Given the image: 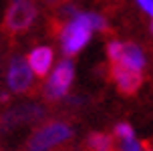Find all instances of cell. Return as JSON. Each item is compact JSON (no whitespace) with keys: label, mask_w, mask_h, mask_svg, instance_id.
Segmentation results:
<instances>
[{"label":"cell","mask_w":153,"mask_h":151,"mask_svg":"<svg viewBox=\"0 0 153 151\" xmlns=\"http://www.w3.org/2000/svg\"><path fill=\"white\" fill-rule=\"evenodd\" d=\"M73 135V131L67 123H61V121H51L42 127L34 131L26 143V149L30 151H42L48 149V147H54L59 143H65L69 137Z\"/></svg>","instance_id":"cell-1"},{"label":"cell","mask_w":153,"mask_h":151,"mask_svg":"<svg viewBox=\"0 0 153 151\" xmlns=\"http://www.w3.org/2000/svg\"><path fill=\"white\" fill-rule=\"evenodd\" d=\"M151 32H153V22H151Z\"/></svg>","instance_id":"cell-16"},{"label":"cell","mask_w":153,"mask_h":151,"mask_svg":"<svg viewBox=\"0 0 153 151\" xmlns=\"http://www.w3.org/2000/svg\"><path fill=\"white\" fill-rule=\"evenodd\" d=\"M121 51H123V42H117V40H113V42L107 46V54H109V59H111V62H117V60H119Z\"/></svg>","instance_id":"cell-12"},{"label":"cell","mask_w":153,"mask_h":151,"mask_svg":"<svg viewBox=\"0 0 153 151\" xmlns=\"http://www.w3.org/2000/svg\"><path fill=\"white\" fill-rule=\"evenodd\" d=\"M42 115V109L36 105H24V107H18L14 111H10L2 117V127H12L16 123H24V121H32V119H38Z\"/></svg>","instance_id":"cell-8"},{"label":"cell","mask_w":153,"mask_h":151,"mask_svg":"<svg viewBox=\"0 0 153 151\" xmlns=\"http://www.w3.org/2000/svg\"><path fill=\"white\" fill-rule=\"evenodd\" d=\"M111 79L117 83V89L123 95L133 97L141 85H143V75L141 71H133V68L123 67L121 62H111Z\"/></svg>","instance_id":"cell-4"},{"label":"cell","mask_w":153,"mask_h":151,"mask_svg":"<svg viewBox=\"0 0 153 151\" xmlns=\"http://www.w3.org/2000/svg\"><path fill=\"white\" fill-rule=\"evenodd\" d=\"M139 2V6L143 8L145 12H149V14L153 16V0H137Z\"/></svg>","instance_id":"cell-14"},{"label":"cell","mask_w":153,"mask_h":151,"mask_svg":"<svg viewBox=\"0 0 153 151\" xmlns=\"http://www.w3.org/2000/svg\"><path fill=\"white\" fill-rule=\"evenodd\" d=\"M34 18H36V8H34V4L26 2V0H16L6 10L4 22H2V30L6 34H12V36L14 34H20V32L30 28Z\"/></svg>","instance_id":"cell-2"},{"label":"cell","mask_w":153,"mask_h":151,"mask_svg":"<svg viewBox=\"0 0 153 151\" xmlns=\"http://www.w3.org/2000/svg\"><path fill=\"white\" fill-rule=\"evenodd\" d=\"M87 149L91 151H113V137L107 133H93L87 139Z\"/></svg>","instance_id":"cell-10"},{"label":"cell","mask_w":153,"mask_h":151,"mask_svg":"<svg viewBox=\"0 0 153 151\" xmlns=\"http://www.w3.org/2000/svg\"><path fill=\"white\" fill-rule=\"evenodd\" d=\"M117 62H121L123 67L127 68H133V71H141L145 67V57L141 53V48L133 42H125L123 45V51H121V57Z\"/></svg>","instance_id":"cell-9"},{"label":"cell","mask_w":153,"mask_h":151,"mask_svg":"<svg viewBox=\"0 0 153 151\" xmlns=\"http://www.w3.org/2000/svg\"><path fill=\"white\" fill-rule=\"evenodd\" d=\"M115 135L119 137V139H133V127H131L129 123H119L117 127H115Z\"/></svg>","instance_id":"cell-11"},{"label":"cell","mask_w":153,"mask_h":151,"mask_svg":"<svg viewBox=\"0 0 153 151\" xmlns=\"http://www.w3.org/2000/svg\"><path fill=\"white\" fill-rule=\"evenodd\" d=\"M8 85L14 93H26L32 87V71L28 68L26 60L16 57L8 68Z\"/></svg>","instance_id":"cell-6"},{"label":"cell","mask_w":153,"mask_h":151,"mask_svg":"<svg viewBox=\"0 0 153 151\" xmlns=\"http://www.w3.org/2000/svg\"><path fill=\"white\" fill-rule=\"evenodd\" d=\"M28 68H30L32 73L36 77H46L48 73V68L53 65V48H48V46H36L30 54H28Z\"/></svg>","instance_id":"cell-7"},{"label":"cell","mask_w":153,"mask_h":151,"mask_svg":"<svg viewBox=\"0 0 153 151\" xmlns=\"http://www.w3.org/2000/svg\"><path fill=\"white\" fill-rule=\"evenodd\" d=\"M143 149H147V151H153V149H149V147H145V145H143Z\"/></svg>","instance_id":"cell-15"},{"label":"cell","mask_w":153,"mask_h":151,"mask_svg":"<svg viewBox=\"0 0 153 151\" xmlns=\"http://www.w3.org/2000/svg\"><path fill=\"white\" fill-rule=\"evenodd\" d=\"M121 151H141L143 149V143H139L135 139H123L121 141Z\"/></svg>","instance_id":"cell-13"},{"label":"cell","mask_w":153,"mask_h":151,"mask_svg":"<svg viewBox=\"0 0 153 151\" xmlns=\"http://www.w3.org/2000/svg\"><path fill=\"white\" fill-rule=\"evenodd\" d=\"M93 30L89 28V24L85 22V16L83 14H76L75 20L71 24H67L61 32V40H62V51L67 57H73L76 54L81 48H83L89 38H91Z\"/></svg>","instance_id":"cell-3"},{"label":"cell","mask_w":153,"mask_h":151,"mask_svg":"<svg viewBox=\"0 0 153 151\" xmlns=\"http://www.w3.org/2000/svg\"><path fill=\"white\" fill-rule=\"evenodd\" d=\"M71 83H73V65H71V60H62V62H59V67L54 68L53 77L46 85V97L61 99L62 95H67Z\"/></svg>","instance_id":"cell-5"}]
</instances>
